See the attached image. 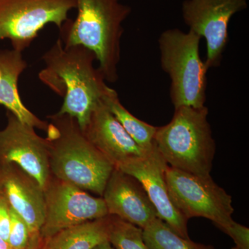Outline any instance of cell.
<instances>
[{
    "instance_id": "cell-4",
    "label": "cell",
    "mask_w": 249,
    "mask_h": 249,
    "mask_svg": "<svg viewBox=\"0 0 249 249\" xmlns=\"http://www.w3.org/2000/svg\"><path fill=\"white\" fill-rule=\"evenodd\" d=\"M209 109H175L169 124L157 127L154 142L170 167L198 176H211L216 145L208 121Z\"/></svg>"
},
{
    "instance_id": "cell-5",
    "label": "cell",
    "mask_w": 249,
    "mask_h": 249,
    "mask_svg": "<svg viewBox=\"0 0 249 249\" xmlns=\"http://www.w3.org/2000/svg\"><path fill=\"white\" fill-rule=\"evenodd\" d=\"M201 37L189 31L168 29L160 34V66L170 80V96L175 109L205 106L209 70L199 55Z\"/></svg>"
},
{
    "instance_id": "cell-24",
    "label": "cell",
    "mask_w": 249,
    "mask_h": 249,
    "mask_svg": "<svg viewBox=\"0 0 249 249\" xmlns=\"http://www.w3.org/2000/svg\"><path fill=\"white\" fill-rule=\"evenodd\" d=\"M93 249H114V248L109 243V241H106V242H103V243L96 246Z\"/></svg>"
},
{
    "instance_id": "cell-11",
    "label": "cell",
    "mask_w": 249,
    "mask_h": 249,
    "mask_svg": "<svg viewBox=\"0 0 249 249\" xmlns=\"http://www.w3.org/2000/svg\"><path fill=\"white\" fill-rule=\"evenodd\" d=\"M168 166L155 146L146 155L129 158L116 165L115 168L137 178L157 209L159 218L178 235L189 239L188 220L175 207L168 193L165 179Z\"/></svg>"
},
{
    "instance_id": "cell-6",
    "label": "cell",
    "mask_w": 249,
    "mask_h": 249,
    "mask_svg": "<svg viewBox=\"0 0 249 249\" xmlns=\"http://www.w3.org/2000/svg\"><path fill=\"white\" fill-rule=\"evenodd\" d=\"M165 179L172 202L188 220L206 218L224 233L235 222L232 196L211 176H198L168 165Z\"/></svg>"
},
{
    "instance_id": "cell-15",
    "label": "cell",
    "mask_w": 249,
    "mask_h": 249,
    "mask_svg": "<svg viewBox=\"0 0 249 249\" xmlns=\"http://www.w3.org/2000/svg\"><path fill=\"white\" fill-rule=\"evenodd\" d=\"M27 67L22 52L13 49H0V106L6 107L24 124L46 131L48 123L31 112L19 96L18 81Z\"/></svg>"
},
{
    "instance_id": "cell-25",
    "label": "cell",
    "mask_w": 249,
    "mask_h": 249,
    "mask_svg": "<svg viewBox=\"0 0 249 249\" xmlns=\"http://www.w3.org/2000/svg\"><path fill=\"white\" fill-rule=\"evenodd\" d=\"M0 249H14L10 246L7 241L3 240L0 237Z\"/></svg>"
},
{
    "instance_id": "cell-17",
    "label": "cell",
    "mask_w": 249,
    "mask_h": 249,
    "mask_svg": "<svg viewBox=\"0 0 249 249\" xmlns=\"http://www.w3.org/2000/svg\"><path fill=\"white\" fill-rule=\"evenodd\" d=\"M103 103L139 146L147 151L155 148L154 142L157 127L137 119L123 106L115 90L109 88Z\"/></svg>"
},
{
    "instance_id": "cell-13",
    "label": "cell",
    "mask_w": 249,
    "mask_h": 249,
    "mask_svg": "<svg viewBox=\"0 0 249 249\" xmlns=\"http://www.w3.org/2000/svg\"><path fill=\"white\" fill-rule=\"evenodd\" d=\"M102 197L109 215L119 217L141 229L159 217L142 183L117 168L111 173Z\"/></svg>"
},
{
    "instance_id": "cell-14",
    "label": "cell",
    "mask_w": 249,
    "mask_h": 249,
    "mask_svg": "<svg viewBox=\"0 0 249 249\" xmlns=\"http://www.w3.org/2000/svg\"><path fill=\"white\" fill-rule=\"evenodd\" d=\"M83 132L114 168L124 160L142 157L153 150L147 151L139 146L103 101L93 111L89 124Z\"/></svg>"
},
{
    "instance_id": "cell-9",
    "label": "cell",
    "mask_w": 249,
    "mask_h": 249,
    "mask_svg": "<svg viewBox=\"0 0 249 249\" xmlns=\"http://www.w3.org/2000/svg\"><path fill=\"white\" fill-rule=\"evenodd\" d=\"M247 0H184L182 16L189 31L204 37L208 68L220 65L229 42V24L234 15L247 9Z\"/></svg>"
},
{
    "instance_id": "cell-12",
    "label": "cell",
    "mask_w": 249,
    "mask_h": 249,
    "mask_svg": "<svg viewBox=\"0 0 249 249\" xmlns=\"http://www.w3.org/2000/svg\"><path fill=\"white\" fill-rule=\"evenodd\" d=\"M0 193L24 219L31 233H40L45 219V199L38 181L16 163L0 162Z\"/></svg>"
},
{
    "instance_id": "cell-3",
    "label": "cell",
    "mask_w": 249,
    "mask_h": 249,
    "mask_svg": "<svg viewBox=\"0 0 249 249\" xmlns=\"http://www.w3.org/2000/svg\"><path fill=\"white\" fill-rule=\"evenodd\" d=\"M76 19L67 21L60 29L65 46L81 45L94 53L105 79L119 78L121 42L124 23L132 9L121 0H76Z\"/></svg>"
},
{
    "instance_id": "cell-23",
    "label": "cell",
    "mask_w": 249,
    "mask_h": 249,
    "mask_svg": "<svg viewBox=\"0 0 249 249\" xmlns=\"http://www.w3.org/2000/svg\"><path fill=\"white\" fill-rule=\"evenodd\" d=\"M45 244V239L39 233L33 237L30 245L26 249H44Z\"/></svg>"
},
{
    "instance_id": "cell-8",
    "label": "cell",
    "mask_w": 249,
    "mask_h": 249,
    "mask_svg": "<svg viewBox=\"0 0 249 249\" xmlns=\"http://www.w3.org/2000/svg\"><path fill=\"white\" fill-rule=\"evenodd\" d=\"M44 193L45 219L40 231L43 238L109 214L102 196L94 197L84 190L52 175Z\"/></svg>"
},
{
    "instance_id": "cell-7",
    "label": "cell",
    "mask_w": 249,
    "mask_h": 249,
    "mask_svg": "<svg viewBox=\"0 0 249 249\" xmlns=\"http://www.w3.org/2000/svg\"><path fill=\"white\" fill-rule=\"evenodd\" d=\"M76 6V0H0V41L22 53L46 26L60 30Z\"/></svg>"
},
{
    "instance_id": "cell-26",
    "label": "cell",
    "mask_w": 249,
    "mask_h": 249,
    "mask_svg": "<svg viewBox=\"0 0 249 249\" xmlns=\"http://www.w3.org/2000/svg\"><path fill=\"white\" fill-rule=\"evenodd\" d=\"M232 249H239L238 248H237V247H233V248H232Z\"/></svg>"
},
{
    "instance_id": "cell-22",
    "label": "cell",
    "mask_w": 249,
    "mask_h": 249,
    "mask_svg": "<svg viewBox=\"0 0 249 249\" xmlns=\"http://www.w3.org/2000/svg\"><path fill=\"white\" fill-rule=\"evenodd\" d=\"M10 227V206L4 196L0 193V237L7 242L9 240Z\"/></svg>"
},
{
    "instance_id": "cell-20",
    "label": "cell",
    "mask_w": 249,
    "mask_h": 249,
    "mask_svg": "<svg viewBox=\"0 0 249 249\" xmlns=\"http://www.w3.org/2000/svg\"><path fill=\"white\" fill-rule=\"evenodd\" d=\"M10 215L11 227L8 242L14 249H26L30 245L33 237L37 234L31 233L27 223L11 206Z\"/></svg>"
},
{
    "instance_id": "cell-18",
    "label": "cell",
    "mask_w": 249,
    "mask_h": 249,
    "mask_svg": "<svg viewBox=\"0 0 249 249\" xmlns=\"http://www.w3.org/2000/svg\"><path fill=\"white\" fill-rule=\"evenodd\" d=\"M142 236L150 249H214L212 245L196 243L190 238H183L159 217L142 229Z\"/></svg>"
},
{
    "instance_id": "cell-2",
    "label": "cell",
    "mask_w": 249,
    "mask_h": 249,
    "mask_svg": "<svg viewBox=\"0 0 249 249\" xmlns=\"http://www.w3.org/2000/svg\"><path fill=\"white\" fill-rule=\"evenodd\" d=\"M48 118L51 175L102 196L114 165L88 140L74 118L58 113Z\"/></svg>"
},
{
    "instance_id": "cell-19",
    "label": "cell",
    "mask_w": 249,
    "mask_h": 249,
    "mask_svg": "<svg viewBox=\"0 0 249 249\" xmlns=\"http://www.w3.org/2000/svg\"><path fill=\"white\" fill-rule=\"evenodd\" d=\"M108 241L114 249H150L142 229L114 215H109Z\"/></svg>"
},
{
    "instance_id": "cell-10",
    "label": "cell",
    "mask_w": 249,
    "mask_h": 249,
    "mask_svg": "<svg viewBox=\"0 0 249 249\" xmlns=\"http://www.w3.org/2000/svg\"><path fill=\"white\" fill-rule=\"evenodd\" d=\"M6 116L7 124L0 129V162L19 165L45 189L52 177L47 139L10 111Z\"/></svg>"
},
{
    "instance_id": "cell-16",
    "label": "cell",
    "mask_w": 249,
    "mask_h": 249,
    "mask_svg": "<svg viewBox=\"0 0 249 249\" xmlns=\"http://www.w3.org/2000/svg\"><path fill=\"white\" fill-rule=\"evenodd\" d=\"M109 215L64 229L45 239L44 249H93L108 241Z\"/></svg>"
},
{
    "instance_id": "cell-1",
    "label": "cell",
    "mask_w": 249,
    "mask_h": 249,
    "mask_svg": "<svg viewBox=\"0 0 249 249\" xmlns=\"http://www.w3.org/2000/svg\"><path fill=\"white\" fill-rule=\"evenodd\" d=\"M42 60L45 67L39 72V80L63 99L58 114L74 118L84 130L109 88L94 66V53L83 46H65L59 38Z\"/></svg>"
},
{
    "instance_id": "cell-21",
    "label": "cell",
    "mask_w": 249,
    "mask_h": 249,
    "mask_svg": "<svg viewBox=\"0 0 249 249\" xmlns=\"http://www.w3.org/2000/svg\"><path fill=\"white\" fill-rule=\"evenodd\" d=\"M226 234L231 237L239 249H249V229L234 222Z\"/></svg>"
}]
</instances>
